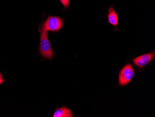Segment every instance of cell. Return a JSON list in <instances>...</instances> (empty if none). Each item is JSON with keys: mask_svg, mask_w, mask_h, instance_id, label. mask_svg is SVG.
Here are the masks:
<instances>
[{"mask_svg": "<svg viewBox=\"0 0 155 117\" xmlns=\"http://www.w3.org/2000/svg\"><path fill=\"white\" fill-rule=\"evenodd\" d=\"M40 32L41 39L39 46V53L44 58L51 60L53 58L54 52L48 37V31L41 25Z\"/></svg>", "mask_w": 155, "mask_h": 117, "instance_id": "1", "label": "cell"}, {"mask_svg": "<svg viewBox=\"0 0 155 117\" xmlns=\"http://www.w3.org/2000/svg\"><path fill=\"white\" fill-rule=\"evenodd\" d=\"M134 74V71L131 64H126L119 72L118 79L119 85L124 86L127 84L132 80Z\"/></svg>", "mask_w": 155, "mask_h": 117, "instance_id": "2", "label": "cell"}, {"mask_svg": "<svg viewBox=\"0 0 155 117\" xmlns=\"http://www.w3.org/2000/svg\"><path fill=\"white\" fill-rule=\"evenodd\" d=\"M44 29L48 31H59L62 28L63 22L62 19L56 16H49L46 21L41 24Z\"/></svg>", "mask_w": 155, "mask_h": 117, "instance_id": "3", "label": "cell"}, {"mask_svg": "<svg viewBox=\"0 0 155 117\" xmlns=\"http://www.w3.org/2000/svg\"><path fill=\"white\" fill-rule=\"evenodd\" d=\"M155 51H153L148 54L140 56L133 59V63L139 68H143L152 60L155 57Z\"/></svg>", "mask_w": 155, "mask_h": 117, "instance_id": "4", "label": "cell"}, {"mask_svg": "<svg viewBox=\"0 0 155 117\" xmlns=\"http://www.w3.org/2000/svg\"><path fill=\"white\" fill-rule=\"evenodd\" d=\"M53 117H72L73 114L71 110L66 108L65 106L57 108L53 115Z\"/></svg>", "mask_w": 155, "mask_h": 117, "instance_id": "5", "label": "cell"}, {"mask_svg": "<svg viewBox=\"0 0 155 117\" xmlns=\"http://www.w3.org/2000/svg\"><path fill=\"white\" fill-rule=\"evenodd\" d=\"M108 19L110 24L115 27L117 26L118 23V17L113 7V6H111L109 9Z\"/></svg>", "mask_w": 155, "mask_h": 117, "instance_id": "6", "label": "cell"}, {"mask_svg": "<svg viewBox=\"0 0 155 117\" xmlns=\"http://www.w3.org/2000/svg\"><path fill=\"white\" fill-rule=\"evenodd\" d=\"M60 1L66 9L68 8L69 6L70 0H60Z\"/></svg>", "mask_w": 155, "mask_h": 117, "instance_id": "7", "label": "cell"}, {"mask_svg": "<svg viewBox=\"0 0 155 117\" xmlns=\"http://www.w3.org/2000/svg\"><path fill=\"white\" fill-rule=\"evenodd\" d=\"M4 78H3V77H2V74L0 72V85H1L4 82Z\"/></svg>", "mask_w": 155, "mask_h": 117, "instance_id": "8", "label": "cell"}]
</instances>
